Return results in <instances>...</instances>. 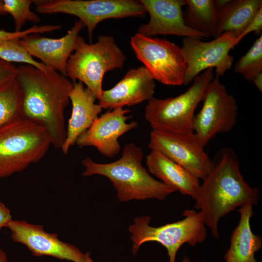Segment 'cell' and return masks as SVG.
Instances as JSON below:
<instances>
[{
	"label": "cell",
	"mask_w": 262,
	"mask_h": 262,
	"mask_svg": "<svg viewBox=\"0 0 262 262\" xmlns=\"http://www.w3.org/2000/svg\"><path fill=\"white\" fill-rule=\"evenodd\" d=\"M84 262H94L90 257V253L88 252L85 253V259Z\"/></svg>",
	"instance_id": "35"
},
{
	"label": "cell",
	"mask_w": 262,
	"mask_h": 262,
	"mask_svg": "<svg viewBox=\"0 0 262 262\" xmlns=\"http://www.w3.org/2000/svg\"><path fill=\"white\" fill-rule=\"evenodd\" d=\"M62 26L59 25H34L25 30L20 32H7L0 30V44L13 40H20L26 35L34 33H43L60 30Z\"/></svg>",
	"instance_id": "27"
},
{
	"label": "cell",
	"mask_w": 262,
	"mask_h": 262,
	"mask_svg": "<svg viewBox=\"0 0 262 262\" xmlns=\"http://www.w3.org/2000/svg\"><path fill=\"white\" fill-rule=\"evenodd\" d=\"M237 35L224 33L210 41L184 37L181 49L185 55L186 67L183 84L188 85L200 72L215 68L216 75L222 76L230 69L234 57L229 54Z\"/></svg>",
	"instance_id": "12"
},
{
	"label": "cell",
	"mask_w": 262,
	"mask_h": 262,
	"mask_svg": "<svg viewBox=\"0 0 262 262\" xmlns=\"http://www.w3.org/2000/svg\"><path fill=\"white\" fill-rule=\"evenodd\" d=\"M12 216L9 209L0 201V231L3 228L6 227L12 220Z\"/></svg>",
	"instance_id": "30"
},
{
	"label": "cell",
	"mask_w": 262,
	"mask_h": 262,
	"mask_svg": "<svg viewBox=\"0 0 262 262\" xmlns=\"http://www.w3.org/2000/svg\"><path fill=\"white\" fill-rule=\"evenodd\" d=\"M230 0H213L215 8L216 11L224 7Z\"/></svg>",
	"instance_id": "32"
},
{
	"label": "cell",
	"mask_w": 262,
	"mask_h": 262,
	"mask_svg": "<svg viewBox=\"0 0 262 262\" xmlns=\"http://www.w3.org/2000/svg\"><path fill=\"white\" fill-rule=\"evenodd\" d=\"M130 112L123 108L109 110L78 138L75 144L81 147H95L103 156L114 158L121 149L118 141L119 137L138 126L136 121L127 122L132 117L126 115Z\"/></svg>",
	"instance_id": "14"
},
{
	"label": "cell",
	"mask_w": 262,
	"mask_h": 262,
	"mask_svg": "<svg viewBox=\"0 0 262 262\" xmlns=\"http://www.w3.org/2000/svg\"><path fill=\"white\" fill-rule=\"evenodd\" d=\"M35 11L42 14L62 13L78 17L87 28L90 44L93 31L102 21L130 17L144 18L147 11L135 0H34Z\"/></svg>",
	"instance_id": "8"
},
{
	"label": "cell",
	"mask_w": 262,
	"mask_h": 262,
	"mask_svg": "<svg viewBox=\"0 0 262 262\" xmlns=\"http://www.w3.org/2000/svg\"><path fill=\"white\" fill-rule=\"evenodd\" d=\"M0 262H8L6 253L0 248Z\"/></svg>",
	"instance_id": "33"
},
{
	"label": "cell",
	"mask_w": 262,
	"mask_h": 262,
	"mask_svg": "<svg viewBox=\"0 0 262 262\" xmlns=\"http://www.w3.org/2000/svg\"><path fill=\"white\" fill-rule=\"evenodd\" d=\"M22 93L16 79L0 89V129L22 115Z\"/></svg>",
	"instance_id": "23"
},
{
	"label": "cell",
	"mask_w": 262,
	"mask_h": 262,
	"mask_svg": "<svg viewBox=\"0 0 262 262\" xmlns=\"http://www.w3.org/2000/svg\"><path fill=\"white\" fill-rule=\"evenodd\" d=\"M130 44L154 80L168 85L183 84L186 63L181 48L165 39L137 33L131 37Z\"/></svg>",
	"instance_id": "9"
},
{
	"label": "cell",
	"mask_w": 262,
	"mask_h": 262,
	"mask_svg": "<svg viewBox=\"0 0 262 262\" xmlns=\"http://www.w3.org/2000/svg\"><path fill=\"white\" fill-rule=\"evenodd\" d=\"M125 60L113 36L101 35L96 43L88 44L79 35L76 48L67 62L66 77L72 82H82L98 99L105 73L121 68Z\"/></svg>",
	"instance_id": "5"
},
{
	"label": "cell",
	"mask_w": 262,
	"mask_h": 262,
	"mask_svg": "<svg viewBox=\"0 0 262 262\" xmlns=\"http://www.w3.org/2000/svg\"><path fill=\"white\" fill-rule=\"evenodd\" d=\"M34 0H3L6 13L9 14L15 22V31L20 32L27 21L38 23L40 18L30 9Z\"/></svg>",
	"instance_id": "26"
},
{
	"label": "cell",
	"mask_w": 262,
	"mask_h": 262,
	"mask_svg": "<svg viewBox=\"0 0 262 262\" xmlns=\"http://www.w3.org/2000/svg\"><path fill=\"white\" fill-rule=\"evenodd\" d=\"M202 101L201 110L195 115L193 129L205 147L217 134L233 130L238 108L236 99L228 92L217 75L208 85Z\"/></svg>",
	"instance_id": "10"
},
{
	"label": "cell",
	"mask_w": 262,
	"mask_h": 262,
	"mask_svg": "<svg viewBox=\"0 0 262 262\" xmlns=\"http://www.w3.org/2000/svg\"><path fill=\"white\" fill-rule=\"evenodd\" d=\"M181 220L153 227L149 225L148 216L137 217L128 228L133 242L132 252L136 254L140 246L147 242H157L167 250L168 262H175L176 254L184 244L194 246L204 242L207 236L206 226L200 213L193 209H186Z\"/></svg>",
	"instance_id": "7"
},
{
	"label": "cell",
	"mask_w": 262,
	"mask_h": 262,
	"mask_svg": "<svg viewBox=\"0 0 262 262\" xmlns=\"http://www.w3.org/2000/svg\"><path fill=\"white\" fill-rule=\"evenodd\" d=\"M262 6V0H230L216 11V25L214 38L227 32L237 36L245 29Z\"/></svg>",
	"instance_id": "21"
},
{
	"label": "cell",
	"mask_w": 262,
	"mask_h": 262,
	"mask_svg": "<svg viewBox=\"0 0 262 262\" xmlns=\"http://www.w3.org/2000/svg\"><path fill=\"white\" fill-rule=\"evenodd\" d=\"M183 20L188 28L213 36L216 25V10L213 0H186Z\"/></svg>",
	"instance_id": "22"
},
{
	"label": "cell",
	"mask_w": 262,
	"mask_h": 262,
	"mask_svg": "<svg viewBox=\"0 0 262 262\" xmlns=\"http://www.w3.org/2000/svg\"><path fill=\"white\" fill-rule=\"evenodd\" d=\"M155 88L154 80L144 66L131 68L114 87L103 90L98 104L109 110L133 106L153 98Z\"/></svg>",
	"instance_id": "17"
},
{
	"label": "cell",
	"mask_w": 262,
	"mask_h": 262,
	"mask_svg": "<svg viewBox=\"0 0 262 262\" xmlns=\"http://www.w3.org/2000/svg\"><path fill=\"white\" fill-rule=\"evenodd\" d=\"M149 19L140 26L137 33L148 37L157 35H173L202 39L208 34L187 27L183 20L182 7L186 0H141Z\"/></svg>",
	"instance_id": "15"
},
{
	"label": "cell",
	"mask_w": 262,
	"mask_h": 262,
	"mask_svg": "<svg viewBox=\"0 0 262 262\" xmlns=\"http://www.w3.org/2000/svg\"><path fill=\"white\" fill-rule=\"evenodd\" d=\"M73 82L69 95L72 112L66 127V135L61 148L67 154L70 147L75 145L78 138L91 126L98 117L101 107L95 103L96 95L90 89L84 87L80 82Z\"/></svg>",
	"instance_id": "18"
},
{
	"label": "cell",
	"mask_w": 262,
	"mask_h": 262,
	"mask_svg": "<svg viewBox=\"0 0 262 262\" xmlns=\"http://www.w3.org/2000/svg\"><path fill=\"white\" fill-rule=\"evenodd\" d=\"M149 173L162 182L195 199L200 187L199 179L159 151L151 150L146 157Z\"/></svg>",
	"instance_id": "19"
},
{
	"label": "cell",
	"mask_w": 262,
	"mask_h": 262,
	"mask_svg": "<svg viewBox=\"0 0 262 262\" xmlns=\"http://www.w3.org/2000/svg\"><path fill=\"white\" fill-rule=\"evenodd\" d=\"M19 40L0 44V59L9 63H21L34 66L43 71L50 69L43 63L35 60L22 47Z\"/></svg>",
	"instance_id": "25"
},
{
	"label": "cell",
	"mask_w": 262,
	"mask_h": 262,
	"mask_svg": "<svg viewBox=\"0 0 262 262\" xmlns=\"http://www.w3.org/2000/svg\"><path fill=\"white\" fill-rule=\"evenodd\" d=\"M214 77L213 69H206L196 77L192 85L180 95L163 99L153 97L149 100L144 116L152 129L179 133L193 131L195 111Z\"/></svg>",
	"instance_id": "6"
},
{
	"label": "cell",
	"mask_w": 262,
	"mask_h": 262,
	"mask_svg": "<svg viewBox=\"0 0 262 262\" xmlns=\"http://www.w3.org/2000/svg\"><path fill=\"white\" fill-rule=\"evenodd\" d=\"M51 142L46 130L22 116L0 129V179L41 160Z\"/></svg>",
	"instance_id": "4"
},
{
	"label": "cell",
	"mask_w": 262,
	"mask_h": 262,
	"mask_svg": "<svg viewBox=\"0 0 262 262\" xmlns=\"http://www.w3.org/2000/svg\"><path fill=\"white\" fill-rule=\"evenodd\" d=\"M234 72L242 75L245 80L251 82L262 73V35L255 41L247 52L236 63Z\"/></svg>",
	"instance_id": "24"
},
{
	"label": "cell",
	"mask_w": 262,
	"mask_h": 262,
	"mask_svg": "<svg viewBox=\"0 0 262 262\" xmlns=\"http://www.w3.org/2000/svg\"><path fill=\"white\" fill-rule=\"evenodd\" d=\"M148 147L151 150L160 151L198 179L203 180L211 171L212 158L194 131L179 133L152 129Z\"/></svg>",
	"instance_id": "11"
},
{
	"label": "cell",
	"mask_w": 262,
	"mask_h": 262,
	"mask_svg": "<svg viewBox=\"0 0 262 262\" xmlns=\"http://www.w3.org/2000/svg\"><path fill=\"white\" fill-rule=\"evenodd\" d=\"M16 80L22 93V116L44 128L51 145L61 149L66 135L65 111L73 82L56 71L26 64L17 66Z\"/></svg>",
	"instance_id": "1"
},
{
	"label": "cell",
	"mask_w": 262,
	"mask_h": 262,
	"mask_svg": "<svg viewBox=\"0 0 262 262\" xmlns=\"http://www.w3.org/2000/svg\"><path fill=\"white\" fill-rule=\"evenodd\" d=\"M253 206L248 203L238 210L240 220L231 233L230 247L224 256L226 262H257L255 254L261 248L262 239L251 229Z\"/></svg>",
	"instance_id": "20"
},
{
	"label": "cell",
	"mask_w": 262,
	"mask_h": 262,
	"mask_svg": "<svg viewBox=\"0 0 262 262\" xmlns=\"http://www.w3.org/2000/svg\"><path fill=\"white\" fill-rule=\"evenodd\" d=\"M6 228L10 230L11 239L26 246L34 257L46 256L73 262H84L85 253L60 240L57 233L46 232L42 225L12 220Z\"/></svg>",
	"instance_id": "13"
},
{
	"label": "cell",
	"mask_w": 262,
	"mask_h": 262,
	"mask_svg": "<svg viewBox=\"0 0 262 262\" xmlns=\"http://www.w3.org/2000/svg\"><path fill=\"white\" fill-rule=\"evenodd\" d=\"M262 30V6L242 32L235 38L234 48L248 34L254 32L257 35L261 34Z\"/></svg>",
	"instance_id": "28"
},
{
	"label": "cell",
	"mask_w": 262,
	"mask_h": 262,
	"mask_svg": "<svg viewBox=\"0 0 262 262\" xmlns=\"http://www.w3.org/2000/svg\"><path fill=\"white\" fill-rule=\"evenodd\" d=\"M84 28L85 26L79 19L61 38L47 37L34 33L26 35L19 41L31 56L39 59L50 69L66 77L68 59L76 48L79 33Z\"/></svg>",
	"instance_id": "16"
},
{
	"label": "cell",
	"mask_w": 262,
	"mask_h": 262,
	"mask_svg": "<svg viewBox=\"0 0 262 262\" xmlns=\"http://www.w3.org/2000/svg\"><path fill=\"white\" fill-rule=\"evenodd\" d=\"M6 14L4 10L3 1L0 0V15L3 16Z\"/></svg>",
	"instance_id": "34"
},
{
	"label": "cell",
	"mask_w": 262,
	"mask_h": 262,
	"mask_svg": "<svg viewBox=\"0 0 262 262\" xmlns=\"http://www.w3.org/2000/svg\"><path fill=\"white\" fill-rule=\"evenodd\" d=\"M258 89L262 91V73L256 76L252 81Z\"/></svg>",
	"instance_id": "31"
},
{
	"label": "cell",
	"mask_w": 262,
	"mask_h": 262,
	"mask_svg": "<svg viewBox=\"0 0 262 262\" xmlns=\"http://www.w3.org/2000/svg\"><path fill=\"white\" fill-rule=\"evenodd\" d=\"M144 154L134 143L127 144L121 157L112 163L100 164L87 157L82 161L85 170L83 177L94 175L109 179L121 202L156 198L163 200L176 192L173 188L154 179L143 166Z\"/></svg>",
	"instance_id": "3"
},
{
	"label": "cell",
	"mask_w": 262,
	"mask_h": 262,
	"mask_svg": "<svg viewBox=\"0 0 262 262\" xmlns=\"http://www.w3.org/2000/svg\"><path fill=\"white\" fill-rule=\"evenodd\" d=\"M212 160L211 171L194 199L195 207L200 210L213 236L218 238L220 220L238 207L248 203L257 205L260 194L257 187L245 180L237 156L231 148L219 149Z\"/></svg>",
	"instance_id": "2"
},
{
	"label": "cell",
	"mask_w": 262,
	"mask_h": 262,
	"mask_svg": "<svg viewBox=\"0 0 262 262\" xmlns=\"http://www.w3.org/2000/svg\"><path fill=\"white\" fill-rule=\"evenodd\" d=\"M17 67L0 59V89L16 79Z\"/></svg>",
	"instance_id": "29"
},
{
	"label": "cell",
	"mask_w": 262,
	"mask_h": 262,
	"mask_svg": "<svg viewBox=\"0 0 262 262\" xmlns=\"http://www.w3.org/2000/svg\"><path fill=\"white\" fill-rule=\"evenodd\" d=\"M180 262H191L189 258L187 257H185L183 260Z\"/></svg>",
	"instance_id": "36"
}]
</instances>
